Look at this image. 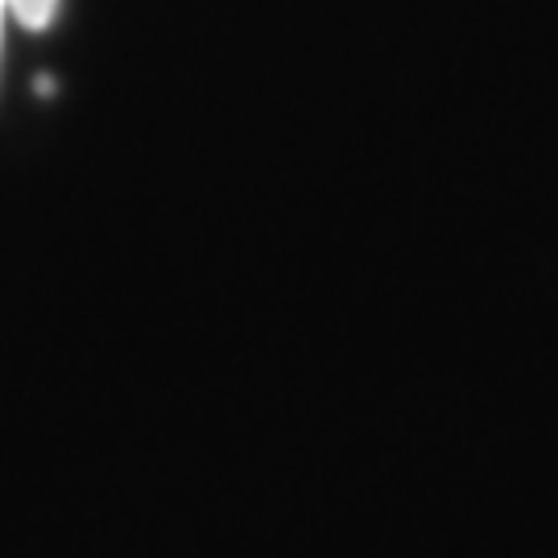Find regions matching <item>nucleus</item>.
Masks as SVG:
<instances>
[{
  "label": "nucleus",
  "instance_id": "nucleus-1",
  "mask_svg": "<svg viewBox=\"0 0 558 558\" xmlns=\"http://www.w3.org/2000/svg\"><path fill=\"white\" fill-rule=\"evenodd\" d=\"M59 0H9V13L25 25V29H46L50 17H54Z\"/></svg>",
  "mask_w": 558,
  "mask_h": 558
},
{
  "label": "nucleus",
  "instance_id": "nucleus-2",
  "mask_svg": "<svg viewBox=\"0 0 558 558\" xmlns=\"http://www.w3.org/2000/svg\"><path fill=\"white\" fill-rule=\"evenodd\" d=\"M4 13H9V0H0V25H4Z\"/></svg>",
  "mask_w": 558,
  "mask_h": 558
}]
</instances>
